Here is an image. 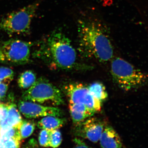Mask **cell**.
<instances>
[{
  "mask_svg": "<svg viewBox=\"0 0 148 148\" xmlns=\"http://www.w3.org/2000/svg\"><path fill=\"white\" fill-rule=\"evenodd\" d=\"M77 37L81 53L108 63L114 56V47L108 27L99 18L85 16L79 19Z\"/></svg>",
  "mask_w": 148,
  "mask_h": 148,
  "instance_id": "cell-1",
  "label": "cell"
},
{
  "mask_svg": "<svg viewBox=\"0 0 148 148\" xmlns=\"http://www.w3.org/2000/svg\"><path fill=\"white\" fill-rule=\"evenodd\" d=\"M41 51L59 69L69 70L75 66L77 52L71 40L60 29L52 31L41 42Z\"/></svg>",
  "mask_w": 148,
  "mask_h": 148,
  "instance_id": "cell-2",
  "label": "cell"
},
{
  "mask_svg": "<svg viewBox=\"0 0 148 148\" xmlns=\"http://www.w3.org/2000/svg\"><path fill=\"white\" fill-rule=\"evenodd\" d=\"M111 73L118 86L125 91L138 89L148 82V75L119 57L111 60Z\"/></svg>",
  "mask_w": 148,
  "mask_h": 148,
  "instance_id": "cell-3",
  "label": "cell"
},
{
  "mask_svg": "<svg viewBox=\"0 0 148 148\" xmlns=\"http://www.w3.org/2000/svg\"><path fill=\"white\" fill-rule=\"evenodd\" d=\"M42 0L11 12L0 20V32L8 35L28 34L31 24Z\"/></svg>",
  "mask_w": 148,
  "mask_h": 148,
  "instance_id": "cell-4",
  "label": "cell"
},
{
  "mask_svg": "<svg viewBox=\"0 0 148 148\" xmlns=\"http://www.w3.org/2000/svg\"><path fill=\"white\" fill-rule=\"evenodd\" d=\"M22 97L24 101L40 103L49 102L55 106H60L64 103L61 90L44 78L37 80L23 93Z\"/></svg>",
  "mask_w": 148,
  "mask_h": 148,
  "instance_id": "cell-5",
  "label": "cell"
},
{
  "mask_svg": "<svg viewBox=\"0 0 148 148\" xmlns=\"http://www.w3.org/2000/svg\"><path fill=\"white\" fill-rule=\"evenodd\" d=\"M32 43L18 39L0 42V63L23 65L29 61Z\"/></svg>",
  "mask_w": 148,
  "mask_h": 148,
  "instance_id": "cell-6",
  "label": "cell"
},
{
  "mask_svg": "<svg viewBox=\"0 0 148 148\" xmlns=\"http://www.w3.org/2000/svg\"><path fill=\"white\" fill-rule=\"evenodd\" d=\"M64 90L69 103L83 104L95 113L101 111L102 103L92 96L87 86L82 84L73 83L66 85Z\"/></svg>",
  "mask_w": 148,
  "mask_h": 148,
  "instance_id": "cell-7",
  "label": "cell"
},
{
  "mask_svg": "<svg viewBox=\"0 0 148 148\" xmlns=\"http://www.w3.org/2000/svg\"><path fill=\"white\" fill-rule=\"evenodd\" d=\"M106 125L104 122L99 119L90 117L77 125L76 134L78 137L97 143Z\"/></svg>",
  "mask_w": 148,
  "mask_h": 148,
  "instance_id": "cell-8",
  "label": "cell"
},
{
  "mask_svg": "<svg viewBox=\"0 0 148 148\" xmlns=\"http://www.w3.org/2000/svg\"><path fill=\"white\" fill-rule=\"evenodd\" d=\"M21 113L27 118H36L40 117L54 116L61 117L62 110L58 108L42 106L27 101H21L18 104Z\"/></svg>",
  "mask_w": 148,
  "mask_h": 148,
  "instance_id": "cell-9",
  "label": "cell"
},
{
  "mask_svg": "<svg viewBox=\"0 0 148 148\" xmlns=\"http://www.w3.org/2000/svg\"><path fill=\"white\" fill-rule=\"evenodd\" d=\"M99 141L102 148L123 147L119 135L110 125H106Z\"/></svg>",
  "mask_w": 148,
  "mask_h": 148,
  "instance_id": "cell-10",
  "label": "cell"
},
{
  "mask_svg": "<svg viewBox=\"0 0 148 148\" xmlns=\"http://www.w3.org/2000/svg\"><path fill=\"white\" fill-rule=\"evenodd\" d=\"M69 108L73 123L76 126L95 114L93 111L82 104L69 103Z\"/></svg>",
  "mask_w": 148,
  "mask_h": 148,
  "instance_id": "cell-11",
  "label": "cell"
},
{
  "mask_svg": "<svg viewBox=\"0 0 148 148\" xmlns=\"http://www.w3.org/2000/svg\"><path fill=\"white\" fill-rule=\"evenodd\" d=\"M22 121L21 116L16 109V106L14 104H10L7 116L0 121L1 132L10 127L19 126Z\"/></svg>",
  "mask_w": 148,
  "mask_h": 148,
  "instance_id": "cell-12",
  "label": "cell"
},
{
  "mask_svg": "<svg viewBox=\"0 0 148 148\" xmlns=\"http://www.w3.org/2000/svg\"><path fill=\"white\" fill-rule=\"evenodd\" d=\"M66 120L60 117L46 116L44 117L38 123V127L40 129L52 130L58 129L66 124Z\"/></svg>",
  "mask_w": 148,
  "mask_h": 148,
  "instance_id": "cell-13",
  "label": "cell"
},
{
  "mask_svg": "<svg viewBox=\"0 0 148 148\" xmlns=\"http://www.w3.org/2000/svg\"><path fill=\"white\" fill-rule=\"evenodd\" d=\"M87 87L92 96L99 100L101 103L108 98V92L105 86L102 83H92Z\"/></svg>",
  "mask_w": 148,
  "mask_h": 148,
  "instance_id": "cell-14",
  "label": "cell"
},
{
  "mask_svg": "<svg viewBox=\"0 0 148 148\" xmlns=\"http://www.w3.org/2000/svg\"><path fill=\"white\" fill-rule=\"evenodd\" d=\"M36 75L32 71H27L22 73L18 78V86L21 88H29L36 81Z\"/></svg>",
  "mask_w": 148,
  "mask_h": 148,
  "instance_id": "cell-15",
  "label": "cell"
},
{
  "mask_svg": "<svg viewBox=\"0 0 148 148\" xmlns=\"http://www.w3.org/2000/svg\"><path fill=\"white\" fill-rule=\"evenodd\" d=\"M35 124L31 121L24 120L19 126V133L21 140L29 137L35 129Z\"/></svg>",
  "mask_w": 148,
  "mask_h": 148,
  "instance_id": "cell-16",
  "label": "cell"
},
{
  "mask_svg": "<svg viewBox=\"0 0 148 148\" xmlns=\"http://www.w3.org/2000/svg\"><path fill=\"white\" fill-rule=\"evenodd\" d=\"M14 73L12 69L7 67H0V83L9 84L13 79Z\"/></svg>",
  "mask_w": 148,
  "mask_h": 148,
  "instance_id": "cell-17",
  "label": "cell"
},
{
  "mask_svg": "<svg viewBox=\"0 0 148 148\" xmlns=\"http://www.w3.org/2000/svg\"><path fill=\"white\" fill-rule=\"evenodd\" d=\"M19 126L10 127L4 131H1V132L0 139L13 138L21 140L19 133Z\"/></svg>",
  "mask_w": 148,
  "mask_h": 148,
  "instance_id": "cell-18",
  "label": "cell"
},
{
  "mask_svg": "<svg viewBox=\"0 0 148 148\" xmlns=\"http://www.w3.org/2000/svg\"><path fill=\"white\" fill-rule=\"evenodd\" d=\"M62 142V134L59 129L51 130L49 147L53 148H58Z\"/></svg>",
  "mask_w": 148,
  "mask_h": 148,
  "instance_id": "cell-19",
  "label": "cell"
},
{
  "mask_svg": "<svg viewBox=\"0 0 148 148\" xmlns=\"http://www.w3.org/2000/svg\"><path fill=\"white\" fill-rule=\"evenodd\" d=\"M51 130L42 129L40 132L39 142L40 145L47 147H49Z\"/></svg>",
  "mask_w": 148,
  "mask_h": 148,
  "instance_id": "cell-20",
  "label": "cell"
},
{
  "mask_svg": "<svg viewBox=\"0 0 148 148\" xmlns=\"http://www.w3.org/2000/svg\"><path fill=\"white\" fill-rule=\"evenodd\" d=\"M20 141L13 138L0 139L3 148H19Z\"/></svg>",
  "mask_w": 148,
  "mask_h": 148,
  "instance_id": "cell-21",
  "label": "cell"
},
{
  "mask_svg": "<svg viewBox=\"0 0 148 148\" xmlns=\"http://www.w3.org/2000/svg\"><path fill=\"white\" fill-rule=\"evenodd\" d=\"M73 148H92L87 145L80 138H75L73 140Z\"/></svg>",
  "mask_w": 148,
  "mask_h": 148,
  "instance_id": "cell-22",
  "label": "cell"
},
{
  "mask_svg": "<svg viewBox=\"0 0 148 148\" xmlns=\"http://www.w3.org/2000/svg\"><path fill=\"white\" fill-rule=\"evenodd\" d=\"M9 105L5 104H0V121L3 120L8 114Z\"/></svg>",
  "mask_w": 148,
  "mask_h": 148,
  "instance_id": "cell-23",
  "label": "cell"
},
{
  "mask_svg": "<svg viewBox=\"0 0 148 148\" xmlns=\"http://www.w3.org/2000/svg\"><path fill=\"white\" fill-rule=\"evenodd\" d=\"M8 89V85L0 83V99L3 98L5 96Z\"/></svg>",
  "mask_w": 148,
  "mask_h": 148,
  "instance_id": "cell-24",
  "label": "cell"
},
{
  "mask_svg": "<svg viewBox=\"0 0 148 148\" xmlns=\"http://www.w3.org/2000/svg\"><path fill=\"white\" fill-rule=\"evenodd\" d=\"M0 148H3L2 145V143H1V141H0Z\"/></svg>",
  "mask_w": 148,
  "mask_h": 148,
  "instance_id": "cell-25",
  "label": "cell"
},
{
  "mask_svg": "<svg viewBox=\"0 0 148 148\" xmlns=\"http://www.w3.org/2000/svg\"><path fill=\"white\" fill-rule=\"evenodd\" d=\"M1 127H0V136H1Z\"/></svg>",
  "mask_w": 148,
  "mask_h": 148,
  "instance_id": "cell-26",
  "label": "cell"
},
{
  "mask_svg": "<svg viewBox=\"0 0 148 148\" xmlns=\"http://www.w3.org/2000/svg\"></svg>",
  "mask_w": 148,
  "mask_h": 148,
  "instance_id": "cell-27",
  "label": "cell"
}]
</instances>
